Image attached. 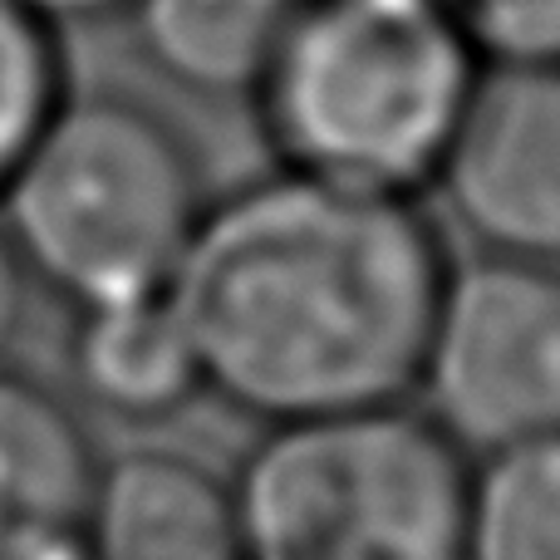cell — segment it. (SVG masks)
I'll return each mask as SVG.
<instances>
[{"label": "cell", "mask_w": 560, "mask_h": 560, "mask_svg": "<svg viewBox=\"0 0 560 560\" xmlns=\"http://www.w3.org/2000/svg\"><path fill=\"white\" fill-rule=\"evenodd\" d=\"M98 457L74 408L39 378L0 369V560L79 532Z\"/></svg>", "instance_id": "ba28073f"}, {"label": "cell", "mask_w": 560, "mask_h": 560, "mask_svg": "<svg viewBox=\"0 0 560 560\" xmlns=\"http://www.w3.org/2000/svg\"><path fill=\"white\" fill-rule=\"evenodd\" d=\"M447 280L408 197L280 173L202 212L167 305L202 388L266 423L404 404Z\"/></svg>", "instance_id": "6da1fadb"}, {"label": "cell", "mask_w": 560, "mask_h": 560, "mask_svg": "<svg viewBox=\"0 0 560 560\" xmlns=\"http://www.w3.org/2000/svg\"><path fill=\"white\" fill-rule=\"evenodd\" d=\"M487 256L560 261V65L477 74L438 177Z\"/></svg>", "instance_id": "8992f818"}, {"label": "cell", "mask_w": 560, "mask_h": 560, "mask_svg": "<svg viewBox=\"0 0 560 560\" xmlns=\"http://www.w3.org/2000/svg\"><path fill=\"white\" fill-rule=\"evenodd\" d=\"M418 384L457 447L560 433V271L516 256L447 266Z\"/></svg>", "instance_id": "5b68a950"}, {"label": "cell", "mask_w": 560, "mask_h": 560, "mask_svg": "<svg viewBox=\"0 0 560 560\" xmlns=\"http://www.w3.org/2000/svg\"><path fill=\"white\" fill-rule=\"evenodd\" d=\"M74 378L94 408L128 423H153L202 394L197 354L163 295L79 310Z\"/></svg>", "instance_id": "9c48e42d"}, {"label": "cell", "mask_w": 560, "mask_h": 560, "mask_svg": "<svg viewBox=\"0 0 560 560\" xmlns=\"http://www.w3.org/2000/svg\"><path fill=\"white\" fill-rule=\"evenodd\" d=\"M463 447L404 404L276 423L236 492L242 560H463Z\"/></svg>", "instance_id": "277c9868"}, {"label": "cell", "mask_w": 560, "mask_h": 560, "mask_svg": "<svg viewBox=\"0 0 560 560\" xmlns=\"http://www.w3.org/2000/svg\"><path fill=\"white\" fill-rule=\"evenodd\" d=\"M477 74L438 0H300L256 98L285 173L408 197L438 177Z\"/></svg>", "instance_id": "7a4b0ae2"}, {"label": "cell", "mask_w": 560, "mask_h": 560, "mask_svg": "<svg viewBox=\"0 0 560 560\" xmlns=\"http://www.w3.org/2000/svg\"><path fill=\"white\" fill-rule=\"evenodd\" d=\"M487 65H560V0H438Z\"/></svg>", "instance_id": "4fadbf2b"}, {"label": "cell", "mask_w": 560, "mask_h": 560, "mask_svg": "<svg viewBox=\"0 0 560 560\" xmlns=\"http://www.w3.org/2000/svg\"><path fill=\"white\" fill-rule=\"evenodd\" d=\"M148 65L207 98L256 94L300 0H128Z\"/></svg>", "instance_id": "30bf717a"}, {"label": "cell", "mask_w": 560, "mask_h": 560, "mask_svg": "<svg viewBox=\"0 0 560 560\" xmlns=\"http://www.w3.org/2000/svg\"><path fill=\"white\" fill-rule=\"evenodd\" d=\"M94 560H242L236 492L173 447H128L94 472L84 512Z\"/></svg>", "instance_id": "52a82bcc"}, {"label": "cell", "mask_w": 560, "mask_h": 560, "mask_svg": "<svg viewBox=\"0 0 560 560\" xmlns=\"http://www.w3.org/2000/svg\"><path fill=\"white\" fill-rule=\"evenodd\" d=\"M202 212L192 148L128 94H65L0 192L25 276L79 310L163 295Z\"/></svg>", "instance_id": "3957f363"}, {"label": "cell", "mask_w": 560, "mask_h": 560, "mask_svg": "<svg viewBox=\"0 0 560 560\" xmlns=\"http://www.w3.org/2000/svg\"><path fill=\"white\" fill-rule=\"evenodd\" d=\"M20 5H30L49 25H69V20H98L114 15V10H128V0H20Z\"/></svg>", "instance_id": "9a60e30c"}, {"label": "cell", "mask_w": 560, "mask_h": 560, "mask_svg": "<svg viewBox=\"0 0 560 560\" xmlns=\"http://www.w3.org/2000/svg\"><path fill=\"white\" fill-rule=\"evenodd\" d=\"M463 560H560V433L487 453L467 482Z\"/></svg>", "instance_id": "8fae6325"}, {"label": "cell", "mask_w": 560, "mask_h": 560, "mask_svg": "<svg viewBox=\"0 0 560 560\" xmlns=\"http://www.w3.org/2000/svg\"><path fill=\"white\" fill-rule=\"evenodd\" d=\"M25 305H30V276L20 266L15 246H10L5 226H0V354H5L10 339L25 325Z\"/></svg>", "instance_id": "5bb4252c"}, {"label": "cell", "mask_w": 560, "mask_h": 560, "mask_svg": "<svg viewBox=\"0 0 560 560\" xmlns=\"http://www.w3.org/2000/svg\"><path fill=\"white\" fill-rule=\"evenodd\" d=\"M5 560H94V556H89L84 526H79V532H59V536H45V541H30L25 551L5 556Z\"/></svg>", "instance_id": "2e32d148"}, {"label": "cell", "mask_w": 560, "mask_h": 560, "mask_svg": "<svg viewBox=\"0 0 560 560\" xmlns=\"http://www.w3.org/2000/svg\"><path fill=\"white\" fill-rule=\"evenodd\" d=\"M59 98L65 59L55 45V25L20 0H0V192Z\"/></svg>", "instance_id": "7c38bea8"}]
</instances>
